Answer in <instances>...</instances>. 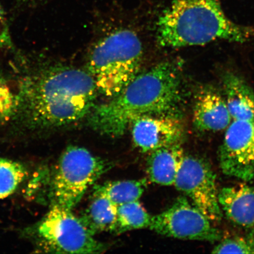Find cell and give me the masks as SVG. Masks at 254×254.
<instances>
[{
    "mask_svg": "<svg viewBox=\"0 0 254 254\" xmlns=\"http://www.w3.org/2000/svg\"><path fill=\"white\" fill-rule=\"evenodd\" d=\"M151 218L139 200L120 205L117 208L115 232L122 233L128 231L149 228Z\"/></svg>",
    "mask_w": 254,
    "mask_h": 254,
    "instance_id": "obj_17",
    "label": "cell"
},
{
    "mask_svg": "<svg viewBox=\"0 0 254 254\" xmlns=\"http://www.w3.org/2000/svg\"><path fill=\"white\" fill-rule=\"evenodd\" d=\"M225 98L214 90L203 89L196 95L193 123L201 131H220L232 122Z\"/></svg>",
    "mask_w": 254,
    "mask_h": 254,
    "instance_id": "obj_11",
    "label": "cell"
},
{
    "mask_svg": "<svg viewBox=\"0 0 254 254\" xmlns=\"http://www.w3.org/2000/svg\"><path fill=\"white\" fill-rule=\"evenodd\" d=\"M142 55L141 41L131 30H117L100 40L87 66L98 92L110 98L118 95L139 74Z\"/></svg>",
    "mask_w": 254,
    "mask_h": 254,
    "instance_id": "obj_4",
    "label": "cell"
},
{
    "mask_svg": "<svg viewBox=\"0 0 254 254\" xmlns=\"http://www.w3.org/2000/svg\"><path fill=\"white\" fill-rule=\"evenodd\" d=\"M222 172L247 182L254 179V122L233 120L219 151Z\"/></svg>",
    "mask_w": 254,
    "mask_h": 254,
    "instance_id": "obj_9",
    "label": "cell"
},
{
    "mask_svg": "<svg viewBox=\"0 0 254 254\" xmlns=\"http://www.w3.org/2000/svg\"><path fill=\"white\" fill-rule=\"evenodd\" d=\"M18 103L17 89L12 87L0 69V127L13 123Z\"/></svg>",
    "mask_w": 254,
    "mask_h": 254,
    "instance_id": "obj_19",
    "label": "cell"
},
{
    "mask_svg": "<svg viewBox=\"0 0 254 254\" xmlns=\"http://www.w3.org/2000/svg\"><path fill=\"white\" fill-rule=\"evenodd\" d=\"M213 254H254V230L246 236L228 238L215 247Z\"/></svg>",
    "mask_w": 254,
    "mask_h": 254,
    "instance_id": "obj_20",
    "label": "cell"
},
{
    "mask_svg": "<svg viewBox=\"0 0 254 254\" xmlns=\"http://www.w3.org/2000/svg\"><path fill=\"white\" fill-rule=\"evenodd\" d=\"M14 47L7 18L0 1V48L9 50Z\"/></svg>",
    "mask_w": 254,
    "mask_h": 254,
    "instance_id": "obj_21",
    "label": "cell"
},
{
    "mask_svg": "<svg viewBox=\"0 0 254 254\" xmlns=\"http://www.w3.org/2000/svg\"><path fill=\"white\" fill-rule=\"evenodd\" d=\"M157 37L164 48L204 46L217 40L246 43L253 28L232 21L221 0H174L158 19Z\"/></svg>",
    "mask_w": 254,
    "mask_h": 254,
    "instance_id": "obj_3",
    "label": "cell"
},
{
    "mask_svg": "<svg viewBox=\"0 0 254 254\" xmlns=\"http://www.w3.org/2000/svg\"><path fill=\"white\" fill-rule=\"evenodd\" d=\"M184 156L182 144L167 146L151 152L147 164L149 179L159 185H174Z\"/></svg>",
    "mask_w": 254,
    "mask_h": 254,
    "instance_id": "obj_13",
    "label": "cell"
},
{
    "mask_svg": "<svg viewBox=\"0 0 254 254\" xmlns=\"http://www.w3.org/2000/svg\"><path fill=\"white\" fill-rule=\"evenodd\" d=\"M222 212L233 223L254 228V188L247 184L224 187L218 193Z\"/></svg>",
    "mask_w": 254,
    "mask_h": 254,
    "instance_id": "obj_12",
    "label": "cell"
},
{
    "mask_svg": "<svg viewBox=\"0 0 254 254\" xmlns=\"http://www.w3.org/2000/svg\"><path fill=\"white\" fill-rule=\"evenodd\" d=\"M174 186L211 221L221 220L223 214L218 202L216 176L207 162L185 155Z\"/></svg>",
    "mask_w": 254,
    "mask_h": 254,
    "instance_id": "obj_8",
    "label": "cell"
},
{
    "mask_svg": "<svg viewBox=\"0 0 254 254\" xmlns=\"http://www.w3.org/2000/svg\"><path fill=\"white\" fill-rule=\"evenodd\" d=\"M38 236L47 250L66 254H98L104 246L94 238L81 217L53 204L38 226Z\"/></svg>",
    "mask_w": 254,
    "mask_h": 254,
    "instance_id": "obj_6",
    "label": "cell"
},
{
    "mask_svg": "<svg viewBox=\"0 0 254 254\" xmlns=\"http://www.w3.org/2000/svg\"><path fill=\"white\" fill-rule=\"evenodd\" d=\"M184 102L179 66L174 63L163 62L138 74L108 102L95 106L89 114V123L103 134L119 136L141 116L180 118Z\"/></svg>",
    "mask_w": 254,
    "mask_h": 254,
    "instance_id": "obj_2",
    "label": "cell"
},
{
    "mask_svg": "<svg viewBox=\"0 0 254 254\" xmlns=\"http://www.w3.org/2000/svg\"><path fill=\"white\" fill-rule=\"evenodd\" d=\"M131 127L133 142L139 150L151 152L157 149L182 144L185 129L178 117L146 115L133 121Z\"/></svg>",
    "mask_w": 254,
    "mask_h": 254,
    "instance_id": "obj_10",
    "label": "cell"
},
{
    "mask_svg": "<svg viewBox=\"0 0 254 254\" xmlns=\"http://www.w3.org/2000/svg\"><path fill=\"white\" fill-rule=\"evenodd\" d=\"M27 175V171L23 164L0 157V199L12 194Z\"/></svg>",
    "mask_w": 254,
    "mask_h": 254,
    "instance_id": "obj_18",
    "label": "cell"
},
{
    "mask_svg": "<svg viewBox=\"0 0 254 254\" xmlns=\"http://www.w3.org/2000/svg\"><path fill=\"white\" fill-rule=\"evenodd\" d=\"M110 165L87 149L69 146L60 156L52 180L54 204L72 209Z\"/></svg>",
    "mask_w": 254,
    "mask_h": 254,
    "instance_id": "obj_5",
    "label": "cell"
},
{
    "mask_svg": "<svg viewBox=\"0 0 254 254\" xmlns=\"http://www.w3.org/2000/svg\"><path fill=\"white\" fill-rule=\"evenodd\" d=\"M222 82L232 119L254 122V93L249 85L231 72L224 76Z\"/></svg>",
    "mask_w": 254,
    "mask_h": 254,
    "instance_id": "obj_14",
    "label": "cell"
},
{
    "mask_svg": "<svg viewBox=\"0 0 254 254\" xmlns=\"http://www.w3.org/2000/svg\"><path fill=\"white\" fill-rule=\"evenodd\" d=\"M118 206L101 193L95 192L93 201L81 217L94 235L101 232L115 231Z\"/></svg>",
    "mask_w": 254,
    "mask_h": 254,
    "instance_id": "obj_15",
    "label": "cell"
},
{
    "mask_svg": "<svg viewBox=\"0 0 254 254\" xmlns=\"http://www.w3.org/2000/svg\"><path fill=\"white\" fill-rule=\"evenodd\" d=\"M14 123L28 129L71 125L95 107L97 89L88 71L54 65L25 73L18 80Z\"/></svg>",
    "mask_w": 254,
    "mask_h": 254,
    "instance_id": "obj_1",
    "label": "cell"
},
{
    "mask_svg": "<svg viewBox=\"0 0 254 254\" xmlns=\"http://www.w3.org/2000/svg\"><path fill=\"white\" fill-rule=\"evenodd\" d=\"M145 187V180L116 181L97 186L95 192L106 196L119 206L138 201L144 192Z\"/></svg>",
    "mask_w": 254,
    "mask_h": 254,
    "instance_id": "obj_16",
    "label": "cell"
},
{
    "mask_svg": "<svg viewBox=\"0 0 254 254\" xmlns=\"http://www.w3.org/2000/svg\"><path fill=\"white\" fill-rule=\"evenodd\" d=\"M150 230L177 239L214 243L221 239V233L211 221L184 196L161 213L152 217Z\"/></svg>",
    "mask_w": 254,
    "mask_h": 254,
    "instance_id": "obj_7",
    "label": "cell"
}]
</instances>
